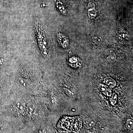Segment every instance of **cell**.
Returning <instances> with one entry per match:
<instances>
[{"instance_id": "obj_1", "label": "cell", "mask_w": 133, "mask_h": 133, "mask_svg": "<svg viewBox=\"0 0 133 133\" xmlns=\"http://www.w3.org/2000/svg\"><path fill=\"white\" fill-rule=\"evenodd\" d=\"M37 38L38 45L43 55H48L47 44L45 33L40 26H37Z\"/></svg>"}, {"instance_id": "obj_2", "label": "cell", "mask_w": 133, "mask_h": 133, "mask_svg": "<svg viewBox=\"0 0 133 133\" xmlns=\"http://www.w3.org/2000/svg\"><path fill=\"white\" fill-rule=\"evenodd\" d=\"M104 55L108 62L113 63L116 60V55L114 51L112 49H108L106 50L104 52Z\"/></svg>"}, {"instance_id": "obj_3", "label": "cell", "mask_w": 133, "mask_h": 133, "mask_svg": "<svg viewBox=\"0 0 133 133\" xmlns=\"http://www.w3.org/2000/svg\"><path fill=\"white\" fill-rule=\"evenodd\" d=\"M96 121L94 119L88 118L84 120V124L85 127L87 129H91L94 128L96 125Z\"/></svg>"}, {"instance_id": "obj_4", "label": "cell", "mask_w": 133, "mask_h": 133, "mask_svg": "<svg viewBox=\"0 0 133 133\" xmlns=\"http://www.w3.org/2000/svg\"><path fill=\"white\" fill-rule=\"evenodd\" d=\"M58 38L59 43L64 48H66L68 46L69 43V41L64 35L59 33L58 35Z\"/></svg>"}, {"instance_id": "obj_5", "label": "cell", "mask_w": 133, "mask_h": 133, "mask_svg": "<svg viewBox=\"0 0 133 133\" xmlns=\"http://www.w3.org/2000/svg\"><path fill=\"white\" fill-rule=\"evenodd\" d=\"M88 16L91 19L94 18L97 15L95 6L93 3H90L88 4Z\"/></svg>"}, {"instance_id": "obj_6", "label": "cell", "mask_w": 133, "mask_h": 133, "mask_svg": "<svg viewBox=\"0 0 133 133\" xmlns=\"http://www.w3.org/2000/svg\"><path fill=\"white\" fill-rule=\"evenodd\" d=\"M105 84L111 88H114L116 86V81L111 77H107L105 78L104 81Z\"/></svg>"}, {"instance_id": "obj_7", "label": "cell", "mask_w": 133, "mask_h": 133, "mask_svg": "<svg viewBox=\"0 0 133 133\" xmlns=\"http://www.w3.org/2000/svg\"><path fill=\"white\" fill-rule=\"evenodd\" d=\"M99 90L101 91L105 95L108 97H110L112 94L111 91L104 84H100L99 86Z\"/></svg>"}, {"instance_id": "obj_8", "label": "cell", "mask_w": 133, "mask_h": 133, "mask_svg": "<svg viewBox=\"0 0 133 133\" xmlns=\"http://www.w3.org/2000/svg\"><path fill=\"white\" fill-rule=\"evenodd\" d=\"M126 127L129 130H132L133 128V121L132 119H129L126 122Z\"/></svg>"}, {"instance_id": "obj_9", "label": "cell", "mask_w": 133, "mask_h": 133, "mask_svg": "<svg viewBox=\"0 0 133 133\" xmlns=\"http://www.w3.org/2000/svg\"><path fill=\"white\" fill-rule=\"evenodd\" d=\"M110 97H111L110 100L111 104L112 105H115V104L116 103V101H117V95H116V94L114 93L111 94Z\"/></svg>"}, {"instance_id": "obj_10", "label": "cell", "mask_w": 133, "mask_h": 133, "mask_svg": "<svg viewBox=\"0 0 133 133\" xmlns=\"http://www.w3.org/2000/svg\"><path fill=\"white\" fill-rule=\"evenodd\" d=\"M57 7H58V9L60 12L63 14H65V10L64 8L63 7L62 5H59L58 3H57Z\"/></svg>"}, {"instance_id": "obj_11", "label": "cell", "mask_w": 133, "mask_h": 133, "mask_svg": "<svg viewBox=\"0 0 133 133\" xmlns=\"http://www.w3.org/2000/svg\"><path fill=\"white\" fill-rule=\"evenodd\" d=\"M52 102H56L57 101V97L55 95H53L52 97Z\"/></svg>"}, {"instance_id": "obj_12", "label": "cell", "mask_w": 133, "mask_h": 133, "mask_svg": "<svg viewBox=\"0 0 133 133\" xmlns=\"http://www.w3.org/2000/svg\"><path fill=\"white\" fill-rule=\"evenodd\" d=\"M0 133H3V132L2 130V129L0 127Z\"/></svg>"}]
</instances>
